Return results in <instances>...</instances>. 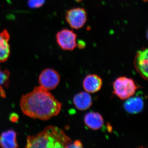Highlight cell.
Instances as JSON below:
<instances>
[{"instance_id":"cell-5","label":"cell","mask_w":148,"mask_h":148,"mask_svg":"<svg viewBox=\"0 0 148 148\" xmlns=\"http://www.w3.org/2000/svg\"><path fill=\"white\" fill-rule=\"evenodd\" d=\"M77 38L76 34L69 29H62L56 35L57 44L64 50H73L77 46Z\"/></svg>"},{"instance_id":"cell-18","label":"cell","mask_w":148,"mask_h":148,"mask_svg":"<svg viewBox=\"0 0 148 148\" xmlns=\"http://www.w3.org/2000/svg\"><path fill=\"white\" fill-rule=\"evenodd\" d=\"M77 46L80 49H83L86 46L85 42L82 40H80L78 42H77Z\"/></svg>"},{"instance_id":"cell-17","label":"cell","mask_w":148,"mask_h":148,"mask_svg":"<svg viewBox=\"0 0 148 148\" xmlns=\"http://www.w3.org/2000/svg\"><path fill=\"white\" fill-rule=\"evenodd\" d=\"M18 119V116L16 114L13 113L10 116V120L13 122L17 121Z\"/></svg>"},{"instance_id":"cell-1","label":"cell","mask_w":148,"mask_h":148,"mask_svg":"<svg viewBox=\"0 0 148 148\" xmlns=\"http://www.w3.org/2000/svg\"><path fill=\"white\" fill-rule=\"evenodd\" d=\"M20 107L25 115L46 121L59 113L62 104L49 90L39 86L21 97Z\"/></svg>"},{"instance_id":"cell-14","label":"cell","mask_w":148,"mask_h":148,"mask_svg":"<svg viewBox=\"0 0 148 148\" xmlns=\"http://www.w3.org/2000/svg\"><path fill=\"white\" fill-rule=\"evenodd\" d=\"M10 75V73L8 70H2L0 67V86L8 85Z\"/></svg>"},{"instance_id":"cell-16","label":"cell","mask_w":148,"mask_h":148,"mask_svg":"<svg viewBox=\"0 0 148 148\" xmlns=\"http://www.w3.org/2000/svg\"><path fill=\"white\" fill-rule=\"evenodd\" d=\"M83 145L82 143L79 140H76L73 143H71L66 148H82Z\"/></svg>"},{"instance_id":"cell-10","label":"cell","mask_w":148,"mask_h":148,"mask_svg":"<svg viewBox=\"0 0 148 148\" xmlns=\"http://www.w3.org/2000/svg\"><path fill=\"white\" fill-rule=\"evenodd\" d=\"M84 121L86 126L93 130L101 129L104 123L103 116L96 112H90L86 114L85 116Z\"/></svg>"},{"instance_id":"cell-8","label":"cell","mask_w":148,"mask_h":148,"mask_svg":"<svg viewBox=\"0 0 148 148\" xmlns=\"http://www.w3.org/2000/svg\"><path fill=\"white\" fill-rule=\"evenodd\" d=\"M102 84L103 82L100 77L95 74H91L85 78L83 86L86 92L88 93H95L100 90Z\"/></svg>"},{"instance_id":"cell-6","label":"cell","mask_w":148,"mask_h":148,"mask_svg":"<svg viewBox=\"0 0 148 148\" xmlns=\"http://www.w3.org/2000/svg\"><path fill=\"white\" fill-rule=\"evenodd\" d=\"M60 81V75L55 70L51 69L44 70L39 77L40 86L49 90L55 89Z\"/></svg>"},{"instance_id":"cell-19","label":"cell","mask_w":148,"mask_h":148,"mask_svg":"<svg viewBox=\"0 0 148 148\" xmlns=\"http://www.w3.org/2000/svg\"><path fill=\"white\" fill-rule=\"evenodd\" d=\"M77 2H80L82 0H75Z\"/></svg>"},{"instance_id":"cell-7","label":"cell","mask_w":148,"mask_h":148,"mask_svg":"<svg viewBox=\"0 0 148 148\" xmlns=\"http://www.w3.org/2000/svg\"><path fill=\"white\" fill-rule=\"evenodd\" d=\"M148 49L139 51L135 56L134 66L136 71L144 79H148Z\"/></svg>"},{"instance_id":"cell-13","label":"cell","mask_w":148,"mask_h":148,"mask_svg":"<svg viewBox=\"0 0 148 148\" xmlns=\"http://www.w3.org/2000/svg\"><path fill=\"white\" fill-rule=\"evenodd\" d=\"M0 146L4 148L18 147L16 132L13 130L2 132L0 135Z\"/></svg>"},{"instance_id":"cell-4","label":"cell","mask_w":148,"mask_h":148,"mask_svg":"<svg viewBox=\"0 0 148 148\" xmlns=\"http://www.w3.org/2000/svg\"><path fill=\"white\" fill-rule=\"evenodd\" d=\"M67 23L72 29H79L82 28L86 23L87 14L82 8H74L67 11L66 14Z\"/></svg>"},{"instance_id":"cell-11","label":"cell","mask_w":148,"mask_h":148,"mask_svg":"<svg viewBox=\"0 0 148 148\" xmlns=\"http://www.w3.org/2000/svg\"><path fill=\"white\" fill-rule=\"evenodd\" d=\"M126 100L123 106L125 110L128 113L138 114L143 111L144 103L142 98L138 96L131 97Z\"/></svg>"},{"instance_id":"cell-2","label":"cell","mask_w":148,"mask_h":148,"mask_svg":"<svg viewBox=\"0 0 148 148\" xmlns=\"http://www.w3.org/2000/svg\"><path fill=\"white\" fill-rule=\"evenodd\" d=\"M27 141L26 148H66L72 143L62 129L51 125L37 135H29Z\"/></svg>"},{"instance_id":"cell-3","label":"cell","mask_w":148,"mask_h":148,"mask_svg":"<svg viewBox=\"0 0 148 148\" xmlns=\"http://www.w3.org/2000/svg\"><path fill=\"white\" fill-rule=\"evenodd\" d=\"M113 88L115 95L123 100L133 96L138 87L132 79L120 77L114 82Z\"/></svg>"},{"instance_id":"cell-12","label":"cell","mask_w":148,"mask_h":148,"mask_svg":"<svg viewBox=\"0 0 148 148\" xmlns=\"http://www.w3.org/2000/svg\"><path fill=\"white\" fill-rule=\"evenodd\" d=\"M73 101L76 108L79 110H86L92 105V98L87 92L77 93L74 96Z\"/></svg>"},{"instance_id":"cell-15","label":"cell","mask_w":148,"mask_h":148,"mask_svg":"<svg viewBox=\"0 0 148 148\" xmlns=\"http://www.w3.org/2000/svg\"><path fill=\"white\" fill-rule=\"evenodd\" d=\"M45 1L46 0H28V4L30 8H38L42 6Z\"/></svg>"},{"instance_id":"cell-9","label":"cell","mask_w":148,"mask_h":148,"mask_svg":"<svg viewBox=\"0 0 148 148\" xmlns=\"http://www.w3.org/2000/svg\"><path fill=\"white\" fill-rule=\"evenodd\" d=\"M10 40L9 33L6 29H4L0 33V62H5L10 56Z\"/></svg>"}]
</instances>
